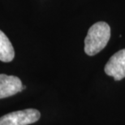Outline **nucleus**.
Here are the masks:
<instances>
[{
  "mask_svg": "<svg viewBox=\"0 0 125 125\" xmlns=\"http://www.w3.org/2000/svg\"><path fill=\"white\" fill-rule=\"evenodd\" d=\"M111 37V28L106 22H97L89 28L84 39V52L93 56L102 51Z\"/></svg>",
  "mask_w": 125,
  "mask_h": 125,
  "instance_id": "nucleus-1",
  "label": "nucleus"
},
{
  "mask_svg": "<svg viewBox=\"0 0 125 125\" xmlns=\"http://www.w3.org/2000/svg\"><path fill=\"white\" fill-rule=\"evenodd\" d=\"M40 117V112L35 109L14 111L0 117V125H29L39 120Z\"/></svg>",
  "mask_w": 125,
  "mask_h": 125,
  "instance_id": "nucleus-2",
  "label": "nucleus"
},
{
  "mask_svg": "<svg viewBox=\"0 0 125 125\" xmlns=\"http://www.w3.org/2000/svg\"><path fill=\"white\" fill-rule=\"evenodd\" d=\"M106 75L113 76L115 81H120L125 77V49L113 54L105 66Z\"/></svg>",
  "mask_w": 125,
  "mask_h": 125,
  "instance_id": "nucleus-3",
  "label": "nucleus"
},
{
  "mask_svg": "<svg viewBox=\"0 0 125 125\" xmlns=\"http://www.w3.org/2000/svg\"><path fill=\"white\" fill-rule=\"evenodd\" d=\"M24 89L21 81L17 76L0 74V99L13 96Z\"/></svg>",
  "mask_w": 125,
  "mask_h": 125,
  "instance_id": "nucleus-4",
  "label": "nucleus"
},
{
  "mask_svg": "<svg viewBox=\"0 0 125 125\" xmlns=\"http://www.w3.org/2000/svg\"><path fill=\"white\" fill-rule=\"evenodd\" d=\"M14 57L13 46L4 32L0 30V60L8 62L13 60Z\"/></svg>",
  "mask_w": 125,
  "mask_h": 125,
  "instance_id": "nucleus-5",
  "label": "nucleus"
}]
</instances>
